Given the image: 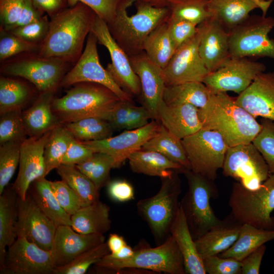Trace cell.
<instances>
[{
  "mask_svg": "<svg viewBox=\"0 0 274 274\" xmlns=\"http://www.w3.org/2000/svg\"><path fill=\"white\" fill-rule=\"evenodd\" d=\"M17 211V236L51 251L57 226L41 211L28 191L24 199L18 197Z\"/></svg>",
  "mask_w": 274,
  "mask_h": 274,
  "instance_id": "obj_18",
  "label": "cell"
},
{
  "mask_svg": "<svg viewBox=\"0 0 274 274\" xmlns=\"http://www.w3.org/2000/svg\"><path fill=\"white\" fill-rule=\"evenodd\" d=\"M166 23L170 37L176 49L194 35L198 26L169 16Z\"/></svg>",
  "mask_w": 274,
  "mask_h": 274,
  "instance_id": "obj_54",
  "label": "cell"
},
{
  "mask_svg": "<svg viewBox=\"0 0 274 274\" xmlns=\"http://www.w3.org/2000/svg\"><path fill=\"white\" fill-rule=\"evenodd\" d=\"M52 191L61 208L72 216L82 207L72 189L63 180L50 181Z\"/></svg>",
  "mask_w": 274,
  "mask_h": 274,
  "instance_id": "obj_52",
  "label": "cell"
},
{
  "mask_svg": "<svg viewBox=\"0 0 274 274\" xmlns=\"http://www.w3.org/2000/svg\"><path fill=\"white\" fill-rule=\"evenodd\" d=\"M34 92L26 83L5 77H0V114L22 110L30 100Z\"/></svg>",
  "mask_w": 274,
  "mask_h": 274,
  "instance_id": "obj_40",
  "label": "cell"
},
{
  "mask_svg": "<svg viewBox=\"0 0 274 274\" xmlns=\"http://www.w3.org/2000/svg\"><path fill=\"white\" fill-rule=\"evenodd\" d=\"M21 144L13 141L0 146V194L9 184L19 164Z\"/></svg>",
  "mask_w": 274,
  "mask_h": 274,
  "instance_id": "obj_46",
  "label": "cell"
},
{
  "mask_svg": "<svg viewBox=\"0 0 274 274\" xmlns=\"http://www.w3.org/2000/svg\"><path fill=\"white\" fill-rule=\"evenodd\" d=\"M206 21L199 24L194 35L176 49L167 65L162 69L166 86L189 82H202L209 73L198 50Z\"/></svg>",
  "mask_w": 274,
  "mask_h": 274,
  "instance_id": "obj_13",
  "label": "cell"
},
{
  "mask_svg": "<svg viewBox=\"0 0 274 274\" xmlns=\"http://www.w3.org/2000/svg\"><path fill=\"white\" fill-rule=\"evenodd\" d=\"M110 253H115L127 244L123 236L116 233L110 234L107 241Z\"/></svg>",
  "mask_w": 274,
  "mask_h": 274,
  "instance_id": "obj_61",
  "label": "cell"
},
{
  "mask_svg": "<svg viewBox=\"0 0 274 274\" xmlns=\"http://www.w3.org/2000/svg\"><path fill=\"white\" fill-rule=\"evenodd\" d=\"M152 119L147 109L133 101L121 100L113 110L108 121L114 130H132L147 125Z\"/></svg>",
  "mask_w": 274,
  "mask_h": 274,
  "instance_id": "obj_39",
  "label": "cell"
},
{
  "mask_svg": "<svg viewBox=\"0 0 274 274\" xmlns=\"http://www.w3.org/2000/svg\"><path fill=\"white\" fill-rule=\"evenodd\" d=\"M273 239L274 230L263 229L248 224H243L235 243L218 255L242 261L257 248Z\"/></svg>",
  "mask_w": 274,
  "mask_h": 274,
  "instance_id": "obj_34",
  "label": "cell"
},
{
  "mask_svg": "<svg viewBox=\"0 0 274 274\" xmlns=\"http://www.w3.org/2000/svg\"><path fill=\"white\" fill-rule=\"evenodd\" d=\"M199 109L202 128L219 132L228 147L252 143L261 128L255 118L226 92L211 93L206 106Z\"/></svg>",
  "mask_w": 274,
  "mask_h": 274,
  "instance_id": "obj_2",
  "label": "cell"
},
{
  "mask_svg": "<svg viewBox=\"0 0 274 274\" xmlns=\"http://www.w3.org/2000/svg\"><path fill=\"white\" fill-rule=\"evenodd\" d=\"M222 173L241 183L245 188H259L269 175L267 165L252 144L229 147L226 153Z\"/></svg>",
  "mask_w": 274,
  "mask_h": 274,
  "instance_id": "obj_12",
  "label": "cell"
},
{
  "mask_svg": "<svg viewBox=\"0 0 274 274\" xmlns=\"http://www.w3.org/2000/svg\"><path fill=\"white\" fill-rule=\"evenodd\" d=\"M110 253L107 243L104 242L85 251L68 264L56 268L54 274H84L92 264Z\"/></svg>",
  "mask_w": 274,
  "mask_h": 274,
  "instance_id": "obj_45",
  "label": "cell"
},
{
  "mask_svg": "<svg viewBox=\"0 0 274 274\" xmlns=\"http://www.w3.org/2000/svg\"><path fill=\"white\" fill-rule=\"evenodd\" d=\"M182 173L188 188L180 204L195 240L221 222L210 204L211 198H216L219 194L214 181L189 169H184Z\"/></svg>",
  "mask_w": 274,
  "mask_h": 274,
  "instance_id": "obj_9",
  "label": "cell"
},
{
  "mask_svg": "<svg viewBox=\"0 0 274 274\" xmlns=\"http://www.w3.org/2000/svg\"><path fill=\"white\" fill-rule=\"evenodd\" d=\"M41 211L57 226H71V216L60 206L45 177L31 183L28 190Z\"/></svg>",
  "mask_w": 274,
  "mask_h": 274,
  "instance_id": "obj_33",
  "label": "cell"
},
{
  "mask_svg": "<svg viewBox=\"0 0 274 274\" xmlns=\"http://www.w3.org/2000/svg\"><path fill=\"white\" fill-rule=\"evenodd\" d=\"M235 100L255 118L261 117L274 122V72L258 74Z\"/></svg>",
  "mask_w": 274,
  "mask_h": 274,
  "instance_id": "obj_23",
  "label": "cell"
},
{
  "mask_svg": "<svg viewBox=\"0 0 274 274\" xmlns=\"http://www.w3.org/2000/svg\"><path fill=\"white\" fill-rule=\"evenodd\" d=\"M105 242L102 234H82L71 226L58 225L51 252L55 268L68 264L85 251Z\"/></svg>",
  "mask_w": 274,
  "mask_h": 274,
  "instance_id": "obj_22",
  "label": "cell"
},
{
  "mask_svg": "<svg viewBox=\"0 0 274 274\" xmlns=\"http://www.w3.org/2000/svg\"><path fill=\"white\" fill-rule=\"evenodd\" d=\"M64 125L76 139L83 142L111 137L114 131L108 121L97 117L86 118Z\"/></svg>",
  "mask_w": 274,
  "mask_h": 274,
  "instance_id": "obj_42",
  "label": "cell"
},
{
  "mask_svg": "<svg viewBox=\"0 0 274 274\" xmlns=\"http://www.w3.org/2000/svg\"><path fill=\"white\" fill-rule=\"evenodd\" d=\"M114 159L108 154L103 152H94L88 159L75 165L100 191L110 182V170L114 168Z\"/></svg>",
  "mask_w": 274,
  "mask_h": 274,
  "instance_id": "obj_43",
  "label": "cell"
},
{
  "mask_svg": "<svg viewBox=\"0 0 274 274\" xmlns=\"http://www.w3.org/2000/svg\"><path fill=\"white\" fill-rule=\"evenodd\" d=\"M74 139L63 124L52 130L44 152L45 177L61 164L62 159Z\"/></svg>",
  "mask_w": 274,
  "mask_h": 274,
  "instance_id": "obj_41",
  "label": "cell"
},
{
  "mask_svg": "<svg viewBox=\"0 0 274 274\" xmlns=\"http://www.w3.org/2000/svg\"><path fill=\"white\" fill-rule=\"evenodd\" d=\"M261 128L252 141L266 162L270 174L274 173V122L268 119L261 120Z\"/></svg>",
  "mask_w": 274,
  "mask_h": 274,
  "instance_id": "obj_49",
  "label": "cell"
},
{
  "mask_svg": "<svg viewBox=\"0 0 274 274\" xmlns=\"http://www.w3.org/2000/svg\"><path fill=\"white\" fill-rule=\"evenodd\" d=\"M132 68L141 85L140 97L151 118L158 122V109L163 100L166 87L162 69L153 62L143 51L129 56Z\"/></svg>",
  "mask_w": 274,
  "mask_h": 274,
  "instance_id": "obj_20",
  "label": "cell"
},
{
  "mask_svg": "<svg viewBox=\"0 0 274 274\" xmlns=\"http://www.w3.org/2000/svg\"><path fill=\"white\" fill-rule=\"evenodd\" d=\"M56 90L39 93L34 102L22 111V117L27 135L39 137L61 124L52 110Z\"/></svg>",
  "mask_w": 274,
  "mask_h": 274,
  "instance_id": "obj_27",
  "label": "cell"
},
{
  "mask_svg": "<svg viewBox=\"0 0 274 274\" xmlns=\"http://www.w3.org/2000/svg\"><path fill=\"white\" fill-rule=\"evenodd\" d=\"M228 204L231 214L240 223L274 230V173L257 189L250 190L239 182L233 184Z\"/></svg>",
  "mask_w": 274,
  "mask_h": 274,
  "instance_id": "obj_6",
  "label": "cell"
},
{
  "mask_svg": "<svg viewBox=\"0 0 274 274\" xmlns=\"http://www.w3.org/2000/svg\"><path fill=\"white\" fill-rule=\"evenodd\" d=\"M44 14L35 7L31 0H25L23 8L19 18L9 30L35 22L41 19Z\"/></svg>",
  "mask_w": 274,
  "mask_h": 274,
  "instance_id": "obj_59",
  "label": "cell"
},
{
  "mask_svg": "<svg viewBox=\"0 0 274 274\" xmlns=\"http://www.w3.org/2000/svg\"><path fill=\"white\" fill-rule=\"evenodd\" d=\"M141 149L159 152L184 168L191 169L181 140L161 124L157 133L145 143Z\"/></svg>",
  "mask_w": 274,
  "mask_h": 274,
  "instance_id": "obj_36",
  "label": "cell"
},
{
  "mask_svg": "<svg viewBox=\"0 0 274 274\" xmlns=\"http://www.w3.org/2000/svg\"><path fill=\"white\" fill-rule=\"evenodd\" d=\"M51 251L45 250L24 236H17L8 247L1 274H54Z\"/></svg>",
  "mask_w": 274,
  "mask_h": 274,
  "instance_id": "obj_17",
  "label": "cell"
},
{
  "mask_svg": "<svg viewBox=\"0 0 274 274\" xmlns=\"http://www.w3.org/2000/svg\"><path fill=\"white\" fill-rule=\"evenodd\" d=\"M242 224L230 214L195 240L200 257L218 255L229 248L237 239Z\"/></svg>",
  "mask_w": 274,
  "mask_h": 274,
  "instance_id": "obj_28",
  "label": "cell"
},
{
  "mask_svg": "<svg viewBox=\"0 0 274 274\" xmlns=\"http://www.w3.org/2000/svg\"><path fill=\"white\" fill-rule=\"evenodd\" d=\"M91 31L98 44L105 46L110 54L111 62L106 69L116 83L131 96H140V79L132 68L129 56L113 38L106 22L96 15Z\"/></svg>",
  "mask_w": 274,
  "mask_h": 274,
  "instance_id": "obj_15",
  "label": "cell"
},
{
  "mask_svg": "<svg viewBox=\"0 0 274 274\" xmlns=\"http://www.w3.org/2000/svg\"><path fill=\"white\" fill-rule=\"evenodd\" d=\"M179 173L175 170L170 176L161 178L158 192L152 197L140 199L136 204L138 214L148 224L158 245L170 234L180 208L181 182Z\"/></svg>",
  "mask_w": 274,
  "mask_h": 274,
  "instance_id": "obj_5",
  "label": "cell"
},
{
  "mask_svg": "<svg viewBox=\"0 0 274 274\" xmlns=\"http://www.w3.org/2000/svg\"><path fill=\"white\" fill-rule=\"evenodd\" d=\"M274 27L271 17L250 15L229 33L230 56L268 57L274 59V39L268 34Z\"/></svg>",
  "mask_w": 274,
  "mask_h": 274,
  "instance_id": "obj_10",
  "label": "cell"
},
{
  "mask_svg": "<svg viewBox=\"0 0 274 274\" xmlns=\"http://www.w3.org/2000/svg\"><path fill=\"white\" fill-rule=\"evenodd\" d=\"M273 0H209L211 16L229 32L244 22L250 13L260 9L262 15L266 13Z\"/></svg>",
  "mask_w": 274,
  "mask_h": 274,
  "instance_id": "obj_26",
  "label": "cell"
},
{
  "mask_svg": "<svg viewBox=\"0 0 274 274\" xmlns=\"http://www.w3.org/2000/svg\"><path fill=\"white\" fill-rule=\"evenodd\" d=\"M198 50L209 73L218 70L231 57L229 33L212 16L206 21Z\"/></svg>",
  "mask_w": 274,
  "mask_h": 274,
  "instance_id": "obj_24",
  "label": "cell"
},
{
  "mask_svg": "<svg viewBox=\"0 0 274 274\" xmlns=\"http://www.w3.org/2000/svg\"><path fill=\"white\" fill-rule=\"evenodd\" d=\"M56 169L61 180L75 192L82 207L99 199V191L95 185L75 165L61 164Z\"/></svg>",
  "mask_w": 274,
  "mask_h": 274,
  "instance_id": "obj_38",
  "label": "cell"
},
{
  "mask_svg": "<svg viewBox=\"0 0 274 274\" xmlns=\"http://www.w3.org/2000/svg\"><path fill=\"white\" fill-rule=\"evenodd\" d=\"M273 267H274V264H273Z\"/></svg>",
  "mask_w": 274,
  "mask_h": 274,
  "instance_id": "obj_64",
  "label": "cell"
},
{
  "mask_svg": "<svg viewBox=\"0 0 274 274\" xmlns=\"http://www.w3.org/2000/svg\"><path fill=\"white\" fill-rule=\"evenodd\" d=\"M143 49L156 65L162 69L165 67L176 50L169 35L166 21L148 35L144 42Z\"/></svg>",
  "mask_w": 274,
  "mask_h": 274,
  "instance_id": "obj_37",
  "label": "cell"
},
{
  "mask_svg": "<svg viewBox=\"0 0 274 274\" xmlns=\"http://www.w3.org/2000/svg\"><path fill=\"white\" fill-rule=\"evenodd\" d=\"M69 7L82 3L92 9L107 24L115 17L119 8L127 3L134 4L136 0H67Z\"/></svg>",
  "mask_w": 274,
  "mask_h": 274,
  "instance_id": "obj_50",
  "label": "cell"
},
{
  "mask_svg": "<svg viewBox=\"0 0 274 274\" xmlns=\"http://www.w3.org/2000/svg\"><path fill=\"white\" fill-rule=\"evenodd\" d=\"M40 44L30 42L0 28V61L2 62L17 55L38 52Z\"/></svg>",
  "mask_w": 274,
  "mask_h": 274,
  "instance_id": "obj_48",
  "label": "cell"
},
{
  "mask_svg": "<svg viewBox=\"0 0 274 274\" xmlns=\"http://www.w3.org/2000/svg\"><path fill=\"white\" fill-rule=\"evenodd\" d=\"M132 5L127 3L120 7L114 19L107 24L112 36L129 57L143 52L147 37L165 22L169 15L167 7L157 8L136 0L134 3L136 12L129 16L127 9Z\"/></svg>",
  "mask_w": 274,
  "mask_h": 274,
  "instance_id": "obj_4",
  "label": "cell"
},
{
  "mask_svg": "<svg viewBox=\"0 0 274 274\" xmlns=\"http://www.w3.org/2000/svg\"><path fill=\"white\" fill-rule=\"evenodd\" d=\"M25 0H0V28L9 30L19 18Z\"/></svg>",
  "mask_w": 274,
  "mask_h": 274,
  "instance_id": "obj_55",
  "label": "cell"
},
{
  "mask_svg": "<svg viewBox=\"0 0 274 274\" xmlns=\"http://www.w3.org/2000/svg\"><path fill=\"white\" fill-rule=\"evenodd\" d=\"M94 152L75 138L63 157L61 164L77 165L90 157Z\"/></svg>",
  "mask_w": 274,
  "mask_h": 274,
  "instance_id": "obj_57",
  "label": "cell"
},
{
  "mask_svg": "<svg viewBox=\"0 0 274 274\" xmlns=\"http://www.w3.org/2000/svg\"><path fill=\"white\" fill-rule=\"evenodd\" d=\"M71 64L59 58L43 56L37 52H30L1 62L0 71L4 76L27 80L41 93L57 90Z\"/></svg>",
  "mask_w": 274,
  "mask_h": 274,
  "instance_id": "obj_7",
  "label": "cell"
},
{
  "mask_svg": "<svg viewBox=\"0 0 274 274\" xmlns=\"http://www.w3.org/2000/svg\"><path fill=\"white\" fill-rule=\"evenodd\" d=\"M170 234L175 240L182 255L185 273H207L181 204L171 226Z\"/></svg>",
  "mask_w": 274,
  "mask_h": 274,
  "instance_id": "obj_29",
  "label": "cell"
},
{
  "mask_svg": "<svg viewBox=\"0 0 274 274\" xmlns=\"http://www.w3.org/2000/svg\"><path fill=\"white\" fill-rule=\"evenodd\" d=\"M149 4L151 6L157 8L168 7L170 0H139Z\"/></svg>",
  "mask_w": 274,
  "mask_h": 274,
  "instance_id": "obj_63",
  "label": "cell"
},
{
  "mask_svg": "<svg viewBox=\"0 0 274 274\" xmlns=\"http://www.w3.org/2000/svg\"><path fill=\"white\" fill-rule=\"evenodd\" d=\"M266 248L263 244L242 260L241 274H258Z\"/></svg>",
  "mask_w": 274,
  "mask_h": 274,
  "instance_id": "obj_58",
  "label": "cell"
},
{
  "mask_svg": "<svg viewBox=\"0 0 274 274\" xmlns=\"http://www.w3.org/2000/svg\"><path fill=\"white\" fill-rule=\"evenodd\" d=\"M203 266L209 274H241L242 261L230 257L219 255L202 258Z\"/></svg>",
  "mask_w": 274,
  "mask_h": 274,
  "instance_id": "obj_51",
  "label": "cell"
},
{
  "mask_svg": "<svg viewBox=\"0 0 274 274\" xmlns=\"http://www.w3.org/2000/svg\"><path fill=\"white\" fill-rule=\"evenodd\" d=\"M107 187L109 196L115 201L124 202L134 198L133 187L125 180H111Z\"/></svg>",
  "mask_w": 274,
  "mask_h": 274,
  "instance_id": "obj_56",
  "label": "cell"
},
{
  "mask_svg": "<svg viewBox=\"0 0 274 274\" xmlns=\"http://www.w3.org/2000/svg\"><path fill=\"white\" fill-rule=\"evenodd\" d=\"M134 253V250L126 244L118 252L115 253H110L106 256L110 258L122 260L130 258Z\"/></svg>",
  "mask_w": 274,
  "mask_h": 274,
  "instance_id": "obj_62",
  "label": "cell"
},
{
  "mask_svg": "<svg viewBox=\"0 0 274 274\" xmlns=\"http://www.w3.org/2000/svg\"><path fill=\"white\" fill-rule=\"evenodd\" d=\"M51 131L39 137L27 138L21 143L19 172L13 186L22 199L25 198L32 182L45 177L44 152Z\"/></svg>",
  "mask_w": 274,
  "mask_h": 274,
  "instance_id": "obj_21",
  "label": "cell"
},
{
  "mask_svg": "<svg viewBox=\"0 0 274 274\" xmlns=\"http://www.w3.org/2000/svg\"><path fill=\"white\" fill-rule=\"evenodd\" d=\"M169 16L198 25L212 16L209 0H170Z\"/></svg>",
  "mask_w": 274,
  "mask_h": 274,
  "instance_id": "obj_44",
  "label": "cell"
},
{
  "mask_svg": "<svg viewBox=\"0 0 274 274\" xmlns=\"http://www.w3.org/2000/svg\"><path fill=\"white\" fill-rule=\"evenodd\" d=\"M66 94L54 98L52 110L61 124L88 117L108 121L113 110L122 99L107 87L96 83L76 84Z\"/></svg>",
  "mask_w": 274,
  "mask_h": 274,
  "instance_id": "obj_3",
  "label": "cell"
},
{
  "mask_svg": "<svg viewBox=\"0 0 274 274\" xmlns=\"http://www.w3.org/2000/svg\"><path fill=\"white\" fill-rule=\"evenodd\" d=\"M158 122L181 140L202 128L199 109L190 104L168 105L163 101L158 109Z\"/></svg>",
  "mask_w": 274,
  "mask_h": 274,
  "instance_id": "obj_25",
  "label": "cell"
},
{
  "mask_svg": "<svg viewBox=\"0 0 274 274\" xmlns=\"http://www.w3.org/2000/svg\"><path fill=\"white\" fill-rule=\"evenodd\" d=\"M48 16L44 15L35 22L8 31L24 40L41 45L49 30L50 21Z\"/></svg>",
  "mask_w": 274,
  "mask_h": 274,
  "instance_id": "obj_53",
  "label": "cell"
},
{
  "mask_svg": "<svg viewBox=\"0 0 274 274\" xmlns=\"http://www.w3.org/2000/svg\"><path fill=\"white\" fill-rule=\"evenodd\" d=\"M18 200L13 184H9L0 194V268L5 263L6 248L12 245L17 237Z\"/></svg>",
  "mask_w": 274,
  "mask_h": 274,
  "instance_id": "obj_30",
  "label": "cell"
},
{
  "mask_svg": "<svg viewBox=\"0 0 274 274\" xmlns=\"http://www.w3.org/2000/svg\"><path fill=\"white\" fill-rule=\"evenodd\" d=\"M211 92L202 82L166 86L163 100L168 105L190 104L200 109L208 102Z\"/></svg>",
  "mask_w": 274,
  "mask_h": 274,
  "instance_id": "obj_35",
  "label": "cell"
},
{
  "mask_svg": "<svg viewBox=\"0 0 274 274\" xmlns=\"http://www.w3.org/2000/svg\"><path fill=\"white\" fill-rule=\"evenodd\" d=\"M191 170L215 181L229 147L218 132L201 128L181 140Z\"/></svg>",
  "mask_w": 274,
  "mask_h": 274,
  "instance_id": "obj_11",
  "label": "cell"
},
{
  "mask_svg": "<svg viewBox=\"0 0 274 274\" xmlns=\"http://www.w3.org/2000/svg\"><path fill=\"white\" fill-rule=\"evenodd\" d=\"M36 8L51 18L68 7L67 0H31Z\"/></svg>",
  "mask_w": 274,
  "mask_h": 274,
  "instance_id": "obj_60",
  "label": "cell"
},
{
  "mask_svg": "<svg viewBox=\"0 0 274 274\" xmlns=\"http://www.w3.org/2000/svg\"><path fill=\"white\" fill-rule=\"evenodd\" d=\"M95 265L98 270L106 272L138 268L160 273L186 274L182 255L170 234L156 247L135 249L129 258L120 260L105 256Z\"/></svg>",
  "mask_w": 274,
  "mask_h": 274,
  "instance_id": "obj_8",
  "label": "cell"
},
{
  "mask_svg": "<svg viewBox=\"0 0 274 274\" xmlns=\"http://www.w3.org/2000/svg\"><path fill=\"white\" fill-rule=\"evenodd\" d=\"M96 15L81 2L66 8L50 18L48 33L37 52L75 64L83 52L84 41Z\"/></svg>",
  "mask_w": 274,
  "mask_h": 274,
  "instance_id": "obj_1",
  "label": "cell"
},
{
  "mask_svg": "<svg viewBox=\"0 0 274 274\" xmlns=\"http://www.w3.org/2000/svg\"><path fill=\"white\" fill-rule=\"evenodd\" d=\"M22 110L0 114V144L9 142L22 143L27 138L22 117Z\"/></svg>",
  "mask_w": 274,
  "mask_h": 274,
  "instance_id": "obj_47",
  "label": "cell"
},
{
  "mask_svg": "<svg viewBox=\"0 0 274 274\" xmlns=\"http://www.w3.org/2000/svg\"><path fill=\"white\" fill-rule=\"evenodd\" d=\"M265 70V66L262 63L251 61L247 57H230L218 70L209 73L202 82L211 93L231 91L239 94Z\"/></svg>",
  "mask_w": 274,
  "mask_h": 274,
  "instance_id": "obj_16",
  "label": "cell"
},
{
  "mask_svg": "<svg viewBox=\"0 0 274 274\" xmlns=\"http://www.w3.org/2000/svg\"><path fill=\"white\" fill-rule=\"evenodd\" d=\"M128 160L132 172L160 179L170 176L175 170L182 173L185 169L154 151L140 149L132 153Z\"/></svg>",
  "mask_w": 274,
  "mask_h": 274,
  "instance_id": "obj_32",
  "label": "cell"
},
{
  "mask_svg": "<svg viewBox=\"0 0 274 274\" xmlns=\"http://www.w3.org/2000/svg\"><path fill=\"white\" fill-rule=\"evenodd\" d=\"M160 124L152 120L147 125L132 130H125L120 134L98 141L82 142L94 152H103L111 156L114 168L120 167L134 152L158 132Z\"/></svg>",
  "mask_w": 274,
  "mask_h": 274,
  "instance_id": "obj_19",
  "label": "cell"
},
{
  "mask_svg": "<svg viewBox=\"0 0 274 274\" xmlns=\"http://www.w3.org/2000/svg\"><path fill=\"white\" fill-rule=\"evenodd\" d=\"M98 41L90 31L81 55L63 77L60 86L68 87L81 82H93L109 88L122 100L133 101L132 96L122 90L101 65L97 49Z\"/></svg>",
  "mask_w": 274,
  "mask_h": 274,
  "instance_id": "obj_14",
  "label": "cell"
},
{
  "mask_svg": "<svg viewBox=\"0 0 274 274\" xmlns=\"http://www.w3.org/2000/svg\"><path fill=\"white\" fill-rule=\"evenodd\" d=\"M110 207L98 200L81 207L71 216V227L82 234H102L108 232L111 227Z\"/></svg>",
  "mask_w": 274,
  "mask_h": 274,
  "instance_id": "obj_31",
  "label": "cell"
}]
</instances>
